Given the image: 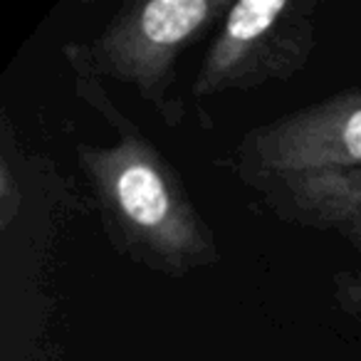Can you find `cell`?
I'll use <instances>...</instances> for the list:
<instances>
[{
	"label": "cell",
	"instance_id": "6da1fadb",
	"mask_svg": "<svg viewBox=\"0 0 361 361\" xmlns=\"http://www.w3.org/2000/svg\"><path fill=\"white\" fill-rule=\"evenodd\" d=\"M75 92L114 131L111 144H80L102 231L119 255L164 277H186L221 262L218 238L166 154L111 102L82 42L62 47Z\"/></svg>",
	"mask_w": 361,
	"mask_h": 361
},
{
	"label": "cell",
	"instance_id": "7a4b0ae2",
	"mask_svg": "<svg viewBox=\"0 0 361 361\" xmlns=\"http://www.w3.org/2000/svg\"><path fill=\"white\" fill-rule=\"evenodd\" d=\"M231 6V0H131L85 45V57L102 80L134 87L176 129L186 116L183 99L173 94L180 57L221 25Z\"/></svg>",
	"mask_w": 361,
	"mask_h": 361
},
{
	"label": "cell",
	"instance_id": "3957f363",
	"mask_svg": "<svg viewBox=\"0 0 361 361\" xmlns=\"http://www.w3.org/2000/svg\"><path fill=\"white\" fill-rule=\"evenodd\" d=\"M314 0H238L216 27L191 97L208 102L226 92L290 82L317 50Z\"/></svg>",
	"mask_w": 361,
	"mask_h": 361
},
{
	"label": "cell",
	"instance_id": "277c9868",
	"mask_svg": "<svg viewBox=\"0 0 361 361\" xmlns=\"http://www.w3.org/2000/svg\"><path fill=\"white\" fill-rule=\"evenodd\" d=\"M240 178L361 169V90L257 124L235 149Z\"/></svg>",
	"mask_w": 361,
	"mask_h": 361
},
{
	"label": "cell",
	"instance_id": "5b68a950",
	"mask_svg": "<svg viewBox=\"0 0 361 361\" xmlns=\"http://www.w3.org/2000/svg\"><path fill=\"white\" fill-rule=\"evenodd\" d=\"M245 183L280 221L334 233L361 255V169L252 176Z\"/></svg>",
	"mask_w": 361,
	"mask_h": 361
},
{
	"label": "cell",
	"instance_id": "8992f818",
	"mask_svg": "<svg viewBox=\"0 0 361 361\" xmlns=\"http://www.w3.org/2000/svg\"><path fill=\"white\" fill-rule=\"evenodd\" d=\"M331 297L344 314L361 319V270H336L331 275Z\"/></svg>",
	"mask_w": 361,
	"mask_h": 361
}]
</instances>
